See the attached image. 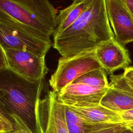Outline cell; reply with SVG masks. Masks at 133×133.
<instances>
[{
    "label": "cell",
    "mask_w": 133,
    "mask_h": 133,
    "mask_svg": "<svg viewBox=\"0 0 133 133\" xmlns=\"http://www.w3.org/2000/svg\"><path fill=\"white\" fill-rule=\"evenodd\" d=\"M113 38L105 0H91L78 19L54 39L52 46L61 57L69 58L94 51Z\"/></svg>",
    "instance_id": "6da1fadb"
},
{
    "label": "cell",
    "mask_w": 133,
    "mask_h": 133,
    "mask_svg": "<svg viewBox=\"0 0 133 133\" xmlns=\"http://www.w3.org/2000/svg\"><path fill=\"white\" fill-rule=\"evenodd\" d=\"M57 16L47 0H0L1 23L45 40H51Z\"/></svg>",
    "instance_id": "7a4b0ae2"
},
{
    "label": "cell",
    "mask_w": 133,
    "mask_h": 133,
    "mask_svg": "<svg viewBox=\"0 0 133 133\" xmlns=\"http://www.w3.org/2000/svg\"><path fill=\"white\" fill-rule=\"evenodd\" d=\"M44 80L31 81L9 68L0 69V99L8 112L18 117L32 133H38L36 108Z\"/></svg>",
    "instance_id": "3957f363"
},
{
    "label": "cell",
    "mask_w": 133,
    "mask_h": 133,
    "mask_svg": "<svg viewBox=\"0 0 133 133\" xmlns=\"http://www.w3.org/2000/svg\"><path fill=\"white\" fill-rule=\"evenodd\" d=\"M95 51L69 58L60 57L57 68L49 80L52 90L57 93L84 74L102 68L95 56Z\"/></svg>",
    "instance_id": "277c9868"
},
{
    "label": "cell",
    "mask_w": 133,
    "mask_h": 133,
    "mask_svg": "<svg viewBox=\"0 0 133 133\" xmlns=\"http://www.w3.org/2000/svg\"><path fill=\"white\" fill-rule=\"evenodd\" d=\"M36 117L38 133H69L65 106L57 99L56 93L52 90L39 100Z\"/></svg>",
    "instance_id": "5b68a950"
},
{
    "label": "cell",
    "mask_w": 133,
    "mask_h": 133,
    "mask_svg": "<svg viewBox=\"0 0 133 133\" xmlns=\"http://www.w3.org/2000/svg\"><path fill=\"white\" fill-rule=\"evenodd\" d=\"M4 50L10 69L31 81L44 79L49 70L46 65L45 56L21 50Z\"/></svg>",
    "instance_id": "8992f818"
},
{
    "label": "cell",
    "mask_w": 133,
    "mask_h": 133,
    "mask_svg": "<svg viewBox=\"0 0 133 133\" xmlns=\"http://www.w3.org/2000/svg\"><path fill=\"white\" fill-rule=\"evenodd\" d=\"M0 45L4 49L21 50L45 56L52 43L0 22Z\"/></svg>",
    "instance_id": "52a82bcc"
},
{
    "label": "cell",
    "mask_w": 133,
    "mask_h": 133,
    "mask_svg": "<svg viewBox=\"0 0 133 133\" xmlns=\"http://www.w3.org/2000/svg\"><path fill=\"white\" fill-rule=\"evenodd\" d=\"M110 25L117 42L123 46L133 42V16L123 0H105Z\"/></svg>",
    "instance_id": "ba28073f"
},
{
    "label": "cell",
    "mask_w": 133,
    "mask_h": 133,
    "mask_svg": "<svg viewBox=\"0 0 133 133\" xmlns=\"http://www.w3.org/2000/svg\"><path fill=\"white\" fill-rule=\"evenodd\" d=\"M109 87L95 88L82 84L72 83L56 95L57 99L64 105L92 107L100 104Z\"/></svg>",
    "instance_id": "9c48e42d"
},
{
    "label": "cell",
    "mask_w": 133,
    "mask_h": 133,
    "mask_svg": "<svg viewBox=\"0 0 133 133\" xmlns=\"http://www.w3.org/2000/svg\"><path fill=\"white\" fill-rule=\"evenodd\" d=\"M95 56L109 74L119 69H125L131 63L129 52L115 38L101 43L95 51Z\"/></svg>",
    "instance_id": "30bf717a"
},
{
    "label": "cell",
    "mask_w": 133,
    "mask_h": 133,
    "mask_svg": "<svg viewBox=\"0 0 133 133\" xmlns=\"http://www.w3.org/2000/svg\"><path fill=\"white\" fill-rule=\"evenodd\" d=\"M66 107L85 122L91 125L123 122L119 112L111 110L100 104L88 107Z\"/></svg>",
    "instance_id": "8fae6325"
},
{
    "label": "cell",
    "mask_w": 133,
    "mask_h": 133,
    "mask_svg": "<svg viewBox=\"0 0 133 133\" xmlns=\"http://www.w3.org/2000/svg\"><path fill=\"white\" fill-rule=\"evenodd\" d=\"M91 0H74L69 6L59 11L54 39L61 35L80 16Z\"/></svg>",
    "instance_id": "7c38bea8"
},
{
    "label": "cell",
    "mask_w": 133,
    "mask_h": 133,
    "mask_svg": "<svg viewBox=\"0 0 133 133\" xmlns=\"http://www.w3.org/2000/svg\"><path fill=\"white\" fill-rule=\"evenodd\" d=\"M100 104L117 112L133 110V96L109 86L100 102Z\"/></svg>",
    "instance_id": "4fadbf2b"
},
{
    "label": "cell",
    "mask_w": 133,
    "mask_h": 133,
    "mask_svg": "<svg viewBox=\"0 0 133 133\" xmlns=\"http://www.w3.org/2000/svg\"><path fill=\"white\" fill-rule=\"evenodd\" d=\"M72 83L82 84L95 88L109 87L107 72L103 68L94 69L84 74Z\"/></svg>",
    "instance_id": "5bb4252c"
},
{
    "label": "cell",
    "mask_w": 133,
    "mask_h": 133,
    "mask_svg": "<svg viewBox=\"0 0 133 133\" xmlns=\"http://www.w3.org/2000/svg\"><path fill=\"white\" fill-rule=\"evenodd\" d=\"M65 116L69 133H85L93 126L85 122L66 106Z\"/></svg>",
    "instance_id": "9a60e30c"
},
{
    "label": "cell",
    "mask_w": 133,
    "mask_h": 133,
    "mask_svg": "<svg viewBox=\"0 0 133 133\" xmlns=\"http://www.w3.org/2000/svg\"><path fill=\"white\" fill-rule=\"evenodd\" d=\"M109 86L118 89L133 96V80L125 77L122 74L109 76Z\"/></svg>",
    "instance_id": "2e32d148"
},
{
    "label": "cell",
    "mask_w": 133,
    "mask_h": 133,
    "mask_svg": "<svg viewBox=\"0 0 133 133\" xmlns=\"http://www.w3.org/2000/svg\"><path fill=\"white\" fill-rule=\"evenodd\" d=\"M127 129L123 122L104 124L92 126L85 133H123Z\"/></svg>",
    "instance_id": "e0dca14e"
},
{
    "label": "cell",
    "mask_w": 133,
    "mask_h": 133,
    "mask_svg": "<svg viewBox=\"0 0 133 133\" xmlns=\"http://www.w3.org/2000/svg\"><path fill=\"white\" fill-rule=\"evenodd\" d=\"M14 120V130L8 133H32L25 124L16 116L12 115Z\"/></svg>",
    "instance_id": "ac0fdd59"
},
{
    "label": "cell",
    "mask_w": 133,
    "mask_h": 133,
    "mask_svg": "<svg viewBox=\"0 0 133 133\" xmlns=\"http://www.w3.org/2000/svg\"><path fill=\"white\" fill-rule=\"evenodd\" d=\"M13 130V125L0 116V133H8Z\"/></svg>",
    "instance_id": "d6986e66"
},
{
    "label": "cell",
    "mask_w": 133,
    "mask_h": 133,
    "mask_svg": "<svg viewBox=\"0 0 133 133\" xmlns=\"http://www.w3.org/2000/svg\"><path fill=\"white\" fill-rule=\"evenodd\" d=\"M0 116L5 118L6 120L10 123L12 125L14 124V120L11 115L8 112L4 104L0 99Z\"/></svg>",
    "instance_id": "ffe728a7"
},
{
    "label": "cell",
    "mask_w": 133,
    "mask_h": 133,
    "mask_svg": "<svg viewBox=\"0 0 133 133\" xmlns=\"http://www.w3.org/2000/svg\"><path fill=\"white\" fill-rule=\"evenodd\" d=\"M8 67L4 49L0 45V69Z\"/></svg>",
    "instance_id": "44dd1931"
},
{
    "label": "cell",
    "mask_w": 133,
    "mask_h": 133,
    "mask_svg": "<svg viewBox=\"0 0 133 133\" xmlns=\"http://www.w3.org/2000/svg\"><path fill=\"white\" fill-rule=\"evenodd\" d=\"M123 119V122L133 120V110L119 112Z\"/></svg>",
    "instance_id": "7402d4cb"
},
{
    "label": "cell",
    "mask_w": 133,
    "mask_h": 133,
    "mask_svg": "<svg viewBox=\"0 0 133 133\" xmlns=\"http://www.w3.org/2000/svg\"><path fill=\"white\" fill-rule=\"evenodd\" d=\"M122 74L125 77L133 80V69L132 67H128L124 69Z\"/></svg>",
    "instance_id": "603a6c76"
},
{
    "label": "cell",
    "mask_w": 133,
    "mask_h": 133,
    "mask_svg": "<svg viewBox=\"0 0 133 133\" xmlns=\"http://www.w3.org/2000/svg\"><path fill=\"white\" fill-rule=\"evenodd\" d=\"M123 1L133 16V0H123Z\"/></svg>",
    "instance_id": "cb8c5ba5"
},
{
    "label": "cell",
    "mask_w": 133,
    "mask_h": 133,
    "mask_svg": "<svg viewBox=\"0 0 133 133\" xmlns=\"http://www.w3.org/2000/svg\"><path fill=\"white\" fill-rule=\"evenodd\" d=\"M123 122L127 127L133 126V120L124 121V122Z\"/></svg>",
    "instance_id": "d4e9b609"
},
{
    "label": "cell",
    "mask_w": 133,
    "mask_h": 133,
    "mask_svg": "<svg viewBox=\"0 0 133 133\" xmlns=\"http://www.w3.org/2000/svg\"><path fill=\"white\" fill-rule=\"evenodd\" d=\"M123 133H133V132H131V131L128 128L126 130H125V131H124Z\"/></svg>",
    "instance_id": "484cf974"
},
{
    "label": "cell",
    "mask_w": 133,
    "mask_h": 133,
    "mask_svg": "<svg viewBox=\"0 0 133 133\" xmlns=\"http://www.w3.org/2000/svg\"><path fill=\"white\" fill-rule=\"evenodd\" d=\"M128 128L131 131L133 132V126H130V127H128Z\"/></svg>",
    "instance_id": "4316f807"
},
{
    "label": "cell",
    "mask_w": 133,
    "mask_h": 133,
    "mask_svg": "<svg viewBox=\"0 0 133 133\" xmlns=\"http://www.w3.org/2000/svg\"><path fill=\"white\" fill-rule=\"evenodd\" d=\"M132 69H133V66H132Z\"/></svg>",
    "instance_id": "83f0119b"
}]
</instances>
